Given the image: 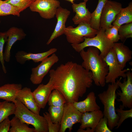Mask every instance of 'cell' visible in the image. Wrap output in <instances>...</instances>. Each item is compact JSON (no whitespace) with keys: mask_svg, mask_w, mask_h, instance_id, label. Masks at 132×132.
I'll use <instances>...</instances> for the list:
<instances>
[{"mask_svg":"<svg viewBox=\"0 0 132 132\" xmlns=\"http://www.w3.org/2000/svg\"><path fill=\"white\" fill-rule=\"evenodd\" d=\"M120 40L124 43L129 38H132V22L124 24L118 28Z\"/></svg>","mask_w":132,"mask_h":132,"instance_id":"cell-30","label":"cell"},{"mask_svg":"<svg viewBox=\"0 0 132 132\" xmlns=\"http://www.w3.org/2000/svg\"><path fill=\"white\" fill-rule=\"evenodd\" d=\"M14 103L16 109L14 114L22 122L33 126L35 132H48L47 121L44 116L31 111L18 100Z\"/></svg>","mask_w":132,"mask_h":132,"instance_id":"cell-4","label":"cell"},{"mask_svg":"<svg viewBox=\"0 0 132 132\" xmlns=\"http://www.w3.org/2000/svg\"><path fill=\"white\" fill-rule=\"evenodd\" d=\"M107 0H99L96 8L91 13L90 24L91 27L94 29L97 30L100 29L101 15L104 7Z\"/></svg>","mask_w":132,"mask_h":132,"instance_id":"cell-24","label":"cell"},{"mask_svg":"<svg viewBox=\"0 0 132 132\" xmlns=\"http://www.w3.org/2000/svg\"><path fill=\"white\" fill-rule=\"evenodd\" d=\"M74 28L69 26L64 29V34L67 42L71 44H77L83 42L85 37L91 38L96 35L98 31L92 28L90 24L81 23Z\"/></svg>","mask_w":132,"mask_h":132,"instance_id":"cell-6","label":"cell"},{"mask_svg":"<svg viewBox=\"0 0 132 132\" xmlns=\"http://www.w3.org/2000/svg\"></svg>","mask_w":132,"mask_h":132,"instance_id":"cell-40","label":"cell"},{"mask_svg":"<svg viewBox=\"0 0 132 132\" xmlns=\"http://www.w3.org/2000/svg\"><path fill=\"white\" fill-rule=\"evenodd\" d=\"M21 12L19 8L0 0V16L12 15L19 17Z\"/></svg>","mask_w":132,"mask_h":132,"instance_id":"cell-28","label":"cell"},{"mask_svg":"<svg viewBox=\"0 0 132 132\" xmlns=\"http://www.w3.org/2000/svg\"><path fill=\"white\" fill-rule=\"evenodd\" d=\"M6 32L8 38L4 53V57L5 61L9 62L10 60L11 51L12 46L17 41L24 39L27 35L22 29L15 27L10 28Z\"/></svg>","mask_w":132,"mask_h":132,"instance_id":"cell-14","label":"cell"},{"mask_svg":"<svg viewBox=\"0 0 132 132\" xmlns=\"http://www.w3.org/2000/svg\"><path fill=\"white\" fill-rule=\"evenodd\" d=\"M113 48L119 63L124 69L127 63L132 58V51L122 43H114Z\"/></svg>","mask_w":132,"mask_h":132,"instance_id":"cell-21","label":"cell"},{"mask_svg":"<svg viewBox=\"0 0 132 132\" xmlns=\"http://www.w3.org/2000/svg\"><path fill=\"white\" fill-rule=\"evenodd\" d=\"M87 2L84 1L78 4L74 3L72 4V7L75 14L72 20L75 24L81 23L90 24L91 13L86 7Z\"/></svg>","mask_w":132,"mask_h":132,"instance_id":"cell-18","label":"cell"},{"mask_svg":"<svg viewBox=\"0 0 132 132\" xmlns=\"http://www.w3.org/2000/svg\"><path fill=\"white\" fill-rule=\"evenodd\" d=\"M66 102L61 93L56 89L53 90L49 96L48 103L49 106L63 107Z\"/></svg>","mask_w":132,"mask_h":132,"instance_id":"cell-27","label":"cell"},{"mask_svg":"<svg viewBox=\"0 0 132 132\" xmlns=\"http://www.w3.org/2000/svg\"><path fill=\"white\" fill-rule=\"evenodd\" d=\"M126 75L127 79L124 78L123 82H121V79L119 81L118 85L121 91L118 90L117 92L120 96L117 101L122 102L120 106L123 109L125 108H132V73L130 70Z\"/></svg>","mask_w":132,"mask_h":132,"instance_id":"cell-12","label":"cell"},{"mask_svg":"<svg viewBox=\"0 0 132 132\" xmlns=\"http://www.w3.org/2000/svg\"><path fill=\"white\" fill-rule=\"evenodd\" d=\"M118 27L114 26L106 29L105 31L107 37L113 43L117 42L120 40Z\"/></svg>","mask_w":132,"mask_h":132,"instance_id":"cell-34","label":"cell"},{"mask_svg":"<svg viewBox=\"0 0 132 132\" xmlns=\"http://www.w3.org/2000/svg\"><path fill=\"white\" fill-rule=\"evenodd\" d=\"M57 49L51 48L47 51L37 53H27L23 51H18L15 54V57L17 62L21 65H23L26 61L32 60L35 63L41 62L50 55L56 52Z\"/></svg>","mask_w":132,"mask_h":132,"instance_id":"cell-15","label":"cell"},{"mask_svg":"<svg viewBox=\"0 0 132 132\" xmlns=\"http://www.w3.org/2000/svg\"><path fill=\"white\" fill-rule=\"evenodd\" d=\"M104 116L100 110L82 113L80 128L83 129L89 127L94 131L100 119Z\"/></svg>","mask_w":132,"mask_h":132,"instance_id":"cell-19","label":"cell"},{"mask_svg":"<svg viewBox=\"0 0 132 132\" xmlns=\"http://www.w3.org/2000/svg\"><path fill=\"white\" fill-rule=\"evenodd\" d=\"M104 59L108 66L109 71L106 77V83H114L119 77H126V72L130 70L129 68L123 69L117 58L113 48L104 58Z\"/></svg>","mask_w":132,"mask_h":132,"instance_id":"cell-7","label":"cell"},{"mask_svg":"<svg viewBox=\"0 0 132 132\" xmlns=\"http://www.w3.org/2000/svg\"><path fill=\"white\" fill-rule=\"evenodd\" d=\"M58 57L54 53L41 62L36 67L31 69L30 80L33 84H40L51 67L59 61Z\"/></svg>","mask_w":132,"mask_h":132,"instance_id":"cell-10","label":"cell"},{"mask_svg":"<svg viewBox=\"0 0 132 132\" xmlns=\"http://www.w3.org/2000/svg\"><path fill=\"white\" fill-rule=\"evenodd\" d=\"M86 130L81 128L78 129L77 131V132H94V131L92 129L89 127L86 128Z\"/></svg>","mask_w":132,"mask_h":132,"instance_id":"cell-38","label":"cell"},{"mask_svg":"<svg viewBox=\"0 0 132 132\" xmlns=\"http://www.w3.org/2000/svg\"><path fill=\"white\" fill-rule=\"evenodd\" d=\"M67 9L60 6L57 9L55 16L57 22L54 30L46 43L49 45L54 39L64 34L65 24L70 14Z\"/></svg>","mask_w":132,"mask_h":132,"instance_id":"cell-13","label":"cell"},{"mask_svg":"<svg viewBox=\"0 0 132 132\" xmlns=\"http://www.w3.org/2000/svg\"><path fill=\"white\" fill-rule=\"evenodd\" d=\"M114 43L107 37L105 31L100 28L94 37L91 38L85 37L82 43L71 45L76 51L79 53L87 47L96 48L100 51V55L104 58L113 48Z\"/></svg>","mask_w":132,"mask_h":132,"instance_id":"cell-5","label":"cell"},{"mask_svg":"<svg viewBox=\"0 0 132 132\" xmlns=\"http://www.w3.org/2000/svg\"><path fill=\"white\" fill-rule=\"evenodd\" d=\"M7 38L8 35L6 32H0V62L1 65L3 72L5 74L7 73V70L5 65L3 49L4 45L7 41Z\"/></svg>","mask_w":132,"mask_h":132,"instance_id":"cell-31","label":"cell"},{"mask_svg":"<svg viewBox=\"0 0 132 132\" xmlns=\"http://www.w3.org/2000/svg\"><path fill=\"white\" fill-rule=\"evenodd\" d=\"M48 111L52 121L54 123H60L63 114L64 106H49Z\"/></svg>","mask_w":132,"mask_h":132,"instance_id":"cell-29","label":"cell"},{"mask_svg":"<svg viewBox=\"0 0 132 132\" xmlns=\"http://www.w3.org/2000/svg\"><path fill=\"white\" fill-rule=\"evenodd\" d=\"M16 109L14 103L6 100L0 101V122L9 116L14 114Z\"/></svg>","mask_w":132,"mask_h":132,"instance_id":"cell-26","label":"cell"},{"mask_svg":"<svg viewBox=\"0 0 132 132\" xmlns=\"http://www.w3.org/2000/svg\"><path fill=\"white\" fill-rule=\"evenodd\" d=\"M60 2L57 0H35L29 7L31 11L38 12L42 18L51 19L55 16Z\"/></svg>","mask_w":132,"mask_h":132,"instance_id":"cell-9","label":"cell"},{"mask_svg":"<svg viewBox=\"0 0 132 132\" xmlns=\"http://www.w3.org/2000/svg\"><path fill=\"white\" fill-rule=\"evenodd\" d=\"M10 120L9 117L0 122V132H8L10 126Z\"/></svg>","mask_w":132,"mask_h":132,"instance_id":"cell-37","label":"cell"},{"mask_svg":"<svg viewBox=\"0 0 132 132\" xmlns=\"http://www.w3.org/2000/svg\"><path fill=\"white\" fill-rule=\"evenodd\" d=\"M131 22H132V1L129 3L127 7L121 9L116 15L112 25L119 28L123 24Z\"/></svg>","mask_w":132,"mask_h":132,"instance_id":"cell-23","label":"cell"},{"mask_svg":"<svg viewBox=\"0 0 132 132\" xmlns=\"http://www.w3.org/2000/svg\"><path fill=\"white\" fill-rule=\"evenodd\" d=\"M96 97L95 93L91 91L84 100L73 103L76 108L82 113L93 111L100 110V107L96 101Z\"/></svg>","mask_w":132,"mask_h":132,"instance_id":"cell-20","label":"cell"},{"mask_svg":"<svg viewBox=\"0 0 132 132\" xmlns=\"http://www.w3.org/2000/svg\"><path fill=\"white\" fill-rule=\"evenodd\" d=\"M82 113L74 106L73 103L66 102L64 106V112L59 132H65L68 129L71 132L74 124L81 123Z\"/></svg>","mask_w":132,"mask_h":132,"instance_id":"cell-8","label":"cell"},{"mask_svg":"<svg viewBox=\"0 0 132 132\" xmlns=\"http://www.w3.org/2000/svg\"><path fill=\"white\" fill-rule=\"evenodd\" d=\"M47 123L48 132H59L61 127L60 123H54L51 121L48 112L43 114Z\"/></svg>","mask_w":132,"mask_h":132,"instance_id":"cell-35","label":"cell"},{"mask_svg":"<svg viewBox=\"0 0 132 132\" xmlns=\"http://www.w3.org/2000/svg\"></svg>","mask_w":132,"mask_h":132,"instance_id":"cell-41","label":"cell"},{"mask_svg":"<svg viewBox=\"0 0 132 132\" xmlns=\"http://www.w3.org/2000/svg\"><path fill=\"white\" fill-rule=\"evenodd\" d=\"M122 8V5L120 3L108 0L105 4L101 15L100 28L105 31L112 27V22Z\"/></svg>","mask_w":132,"mask_h":132,"instance_id":"cell-11","label":"cell"},{"mask_svg":"<svg viewBox=\"0 0 132 132\" xmlns=\"http://www.w3.org/2000/svg\"><path fill=\"white\" fill-rule=\"evenodd\" d=\"M65 0L69 1L72 4L73 3H74V1L75 0ZM83 0L84 1L87 2L89 0Z\"/></svg>","mask_w":132,"mask_h":132,"instance_id":"cell-39","label":"cell"},{"mask_svg":"<svg viewBox=\"0 0 132 132\" xmlns=\"http://www.w3.org/2000/svg\"><path fill=\"white\" fill-rule=\"evenodd\" d=\"M35 0H6V3L19 8L21 12L29 7Z\"/></svg>","mask_w":132,"mask_h":132,"instance_id":"cell-32","label":"cell"},{"mask_svg":"<svg viewBox=\"0 0 132 132\" xmlns=\"http://www.w3.org/2000/svg\"><path fill=\"white\" fill-rule=\"evenodd\" d=\"M53 90L60 91L66 102L78 101L92 85V74L81 65L72 61L62 64L55 69L50 70Z\"/></svg>","mask_w":132,"mask_h":132,"instance_id":"cell-1","label":"cell"},{"mask_svg":"<svg viewBox=\"0 0 132 132\" xmlns=\"http://www.w3.org/2000/svg\"><path fill=\"white\" fill-rule=\"evenodd\" d=\"M79 53L83 61L81 65L85 69L91 72L95 85L104 87L109 68L104 58L100 55L99 49L89 47L86 51L83 49Z\"/></svg>","mask_w":132,"mask_h":132,"instance_id":"cell-2","label":"cell"},{"mask_svg":"<svg viewBox=\"0 0 132 132\" xmlns=\"http://www.w3.org/2000/svg\"><path fill=\"white\" fill-rule=\"evenodd\" d=\"M22 87L21 84L8 83L0 87V99L14 103L18 91Z\"/></svg>","mask_w":132,"mask_h":132,"instance_id":"cell-22","label":"cell"},{"mask_svg":"<svg viewBox=\"0 0 132 132\" xmlns=\"http://www.w3.org/2000/svg\"><path fill=\"white\" fill-rule=\"evenodd\" d=\"M94 132H112L108 127V120L106 117L103 116L100 119L95 128Z\"/></svg>","mask_w":132,"mask_h":132,"instance_id":"cell-36","label":"cell"},{"mask_svg":"<svg viewBox=\"0 0 132 132\" xmlns=\"http://www.w3.org/2000/svg\"><path fill=\"white\" fill-rule=\"evenodd\" d=\"M122 78L121 77L115 83L109 84L106 90L98 95L99 99L104 106V116L107 119L108 126L111 130L117 126L119 119L115 109V101L117 97L116 92L119 88L118 82Z\"/></svg>","mask_w":132,"mask_h":132,"instance_id":"cell-3","label":"cell"},{"mask_svg":"<svg viewBox=\"0 0 132 132\" xmlns=\"http://www.w3.org/2000/svg\"><path fill=\"white\" fill-rule=\"evenodd\" d=\"M53 90L52 81L50 78L47 84H40L32 92L36 102L41 109L45 108L48 102L50 95Z\"/></svg>","mask_w":132,"mask_h":132,"instance_id":"cell-17","label":"cell"},{"mask_svg":"<svg viewBox=\"0 0 132 132\" xmlns=\"http://www.w3.org/2000/svg\"><path fill=\"white\" fill-rule=\"evenodd\" d=\"M119 108H117L116 111L117 113L119 119L116 128H118L124 121L128 118H132V108L126 110H124L120 106Z\"/></svg>","mask_w":132,"mask_h":132,"instance_id":"cell-33","label":"cell"},{"mask_svg":"<svg viewBox=\"0 0 132 132\" xmlns=\"http://www.w3.org/2000/svg\"><path fill=\"white\" fill-rule=\"evenodd\" d=\"M16 99L31 111L39 114L41 108L36 102L33 92L29 88H22L18 92Z\"/></svg>","mask_w":132,"mask_h":132,"instance_id":"cell-16","label":"cell"},{"mask_svg":"<svg viewBox=\"0 0 132 132\" xmlns=\"http://www.w3.org/2000/svg\"><path fill=\"white\" fill-rule=\"evenodd\" d=\"M9 132H35L34 128H30L27 124L22 122L14 116L10 120Z\"/></svg>","mask_w":132,"mask_h":132,"instance_id":"cell-25","label":"cell"}]
</instances>
